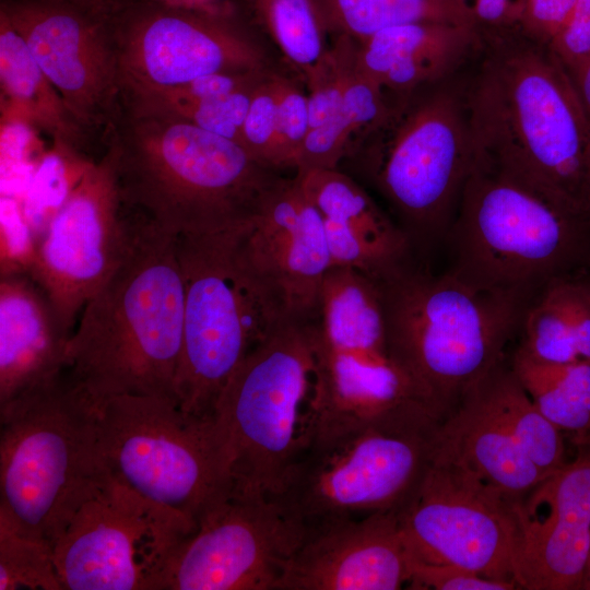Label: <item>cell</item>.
<instances>
[{
    "label": "cell",
    "instance_id": "6da1fadb",
    "mask_svg": "<svg viewBox=\"0 0 590 590\" xmlns=\"http://www.w3.org/2000/svg\"><path fill=\"white\" fill-rule=\"evenodd\" d=\"M479 32L477 64L464 80L474 164L589 227L590 119L569 73L521 27Z\"/></svg>",
    "mask_w": 590,
    "mask_h": 590
},
{
    "label": "cell",
    "instance_id": "7a4b0ae2",
    "mask_svg": "<svg viewBox=\"0 0 590 590\" xmlns=\"http://www.w3.org/2000/svg\"><path fill=\"white\" fill-rule=\"evenodd\" d=\"M129 214L122 258L85 303L67 350L66 369L98 406L118 396L174 399L181 352L184 280L177 237Z\"/></svg>",
    "mask_w": 590,
    "mask_h": 590
},
{
    "label": "cell",
    "instance_id": "3957f363",
    "mask_svg": "<svg viewBox=\"0 0 590 590\" xmlns=\"http://www.w3.org/2000/svg\"><path fill=\"white\" fill-rule=\"evenodd\" d=\"M109 153L125 206L176 237L246 223L284 177L235 141L142 108Z\"/></svg>",
    "mask_w": 590,
    "mask_h": 590
},
{
    "label": "cell",
    "instance_id": "277c9868",
    "mask_svg": "<svg viewBox=\"0 0 590 590\" xmlns=\"http://www.w3.org/2000/svg\"><path fill=\"white\" fill-rule=\"evenodd\" d=\"M374 281L390 354L440 420L518 339L527 305L433 273L414 256Z\"/></svg>",
    "mask_w": 590,
    "mask_h": 590
},
{
    "label": "cell",
    "instance_id": "5b68a950",
    "mask_svg": "<svg viewBox=\"0 0 590 590\" xmlns=\"http://www.w3.org/2000/svg\"><path fill=\"white\" fill-rule=\"evenodd\" d=\"M99 406L64 369L0 406V522L51 547L110 476Z\"/></svg>",
    "mask_w": 590,
    "mask_h": 590
},
{
    "label": "cell",
    "instance_id": "8992f818",
    "mask_svg": "<svg viewBox=\"0 0 590 590\" xmlns=\"http://www.w3.org/2000/svg\"><path fill=\"white\" fill-rule=\"evenodd\" d=\"M439 421L408 403L307 435L272 498L306 531L399 511L433 462Z\"/></svg>",
    "mask_w": 590,
    "mask_h": 590
},
{
    "label": "cell",
    "instance_id": "52a82bcc",
    "mask_svg": "<svg viewBox=\"0 0 590 590\" xmlns=\"http://www.w3.org/2000/svg\"><path fill=\"white\" fill-rule=\"evenodd\" d=\"M447 272L468 286L529 305L585 268L590 228L507 177L474 164L444 239Z\"/></svg>",
    "mask_w": 590,
    "mask_h": 590
},
{
    "label": "cell",
    "instance_id": "ba28073f",
    "mask_svg": "<svg viewBox=\"0 0 590 590\" xmlns=\"http://www.w3.org/2000/svg\"><path fill=\"white\" fill-rule=\"evenodd\" d=\"M346 161L382 196L414 251L444 243L475 161L464 80L394 103Z\"/></svg>",
    "mask_w": 590,
    "mask_h": 590
},
{
    "label": "cell",
    "instance_id": "9c48e42d",
    "mask_svg": "<svg viewBox=\"0 0 590 590\" xmlns=\"http://www.w3.org/2000/svg\"><path fill=\"white\" fill-rule=\"evenodd\" d=\"M241 225L177 237L184 330L174 400L200 417H214L217 400L239 364L291 319L244 261L238 245Z\"/></svg>",
    "mask_w": 590,
    "mask_h": 590
},
{
    "label": "cell",
    "instance_id": "30bf717a",
    "mask_svg": "<svg viewBox=\"0 0 590 590\" xmlns=\"http://www.w3.org/2000/svg\"><path fill=\"white\" fill-rule=\"evenodd\" d=\"M99 435L111 474L196 523L234 491L215 418L185 412L169 397L107 399L99 405Z\"/></svg>",
    "mask_w": 590,
    "mask_h": 590
},
{
    "label": "cell",
    "instance_id": "8fae6325",
    "mask_svg": "<svg viewBox=\"0 0 590 590\" xmlns=\"http://www.w3.org/2000/svg\"><path fill=\"white\" fill-rule=\"evenodd\" d=\"M314 376L310 320H286L236 368L213 415L234 491L276 493L303 441Z\"/></svg>",
    "mask_w": 590,
    "mask_h": 590
},
{
    "label": "cell",
    "instance_id": "7c38bea8",
    "mask_svg": "<svg viewBox=\"0 0 590 590\" xmlns=\"http://www.w3.org/2000/svg\"><path fill=\"white\" fill-rule=\"evenodd\" d=\"M310 330L315 376L304 436L408 403L426 405L390 354L373 279L352 268L331 267Z\"/></svg>",
    "mask_w": 590,
    "mask_h": 590
},
{
    "label": "cell",
    "instance_id": "4fadbf2b",
    "mask_svg": "<svg viewBox=\"0 0 590 590\" xmlns=\"http://www.w3.org/2000/svg\"><path fill=\"white\" fill-rule=\"evenodd\" d=\"M196 527L110 474L54 546L62 590H162Z\"/></svg>",
    "mask_w": 590,
    "mask_h": 590
},
{
    "label": "cell",
    "instance_id": "5bb4252c",
    "mask_svg": "<svg viewBox=\"0 0 590 590\" xmlns=\"http://www.w3.org/2000/svg\"><path fill=\"white\" fill-rule=\"evenodd\" d=\"M516 502L462 467L433 459L398 520L413 557L516 583Z\"/></svg>",
    "mask_w": 590,
    "mask_h": 590
},
{
    "label": "cell",
    "instance_id": "9a60e30c",
    "mask_svg": "<svg viewBox=\"0 0 590 590\" xmlns=\"http://www.w3.org/2000/svg\"><path fill=\"white\" fill-rule=\"evenodd\" d=\"M120 78L132 90L167 87L221 72L274 68L268 50L233 15L137 0L111 21Z\"/></svg>",
    "mask_w": 590,
    "mask_h": 590
},
{
    "label": "cell",
    "instance_id": "2e32d148",
    "mask_svg": "<svg viewBox=\"0 0 590 590\" xmlns=\"http://www.w3.org/2000/svg\"><path fill=\"white\" fill-rule=\"evenodd\" d=\"M130 235L110 153L87 161L62 205L35 239L27 272L51 300L63 326L74 323L118 264Z\"/></svg>",
    "mask_w": 590,
    "mask_h": 590
},
{
    "label": "cell",
    "instance_id": "e0dca14e",
    "mask_svg": "<svg viewBox=\"0 0 590 590\" xmlns=\"http://www.w3.org/2000/svg\"><path fill=\"white\" fill-rule=\"evenodd\" d=\"M305 532L272 497L233 491L199 519L162 590H278Z\"/></svg>",
    "mask_w": 590,
    "mask_h": 590
},
{
    "label": "cell",
    "instance_id": "ac0fdd59",
    "mask_svg": "<svg viewBox=\"0 0 590 590\" xmlns=\"http://www.w3.org/2000/svg\"><path fill=\"white\" fill-rule=\"evenodd\" d=\"M241 257L288 318L312 320L332 267L323 220L297 177H283L238 232Z\"/></svg>",
    "mask_w": 590,
    "mask_h": 590
},
{
    "label": "cell",
    "instance_id": "d6986e66",
    "mask_svg": "<svg viewBox=\"0 0 590 590\" xmlns=\"http://www.w3.org/2000/svg\"><path fill=\"white\" fill-rule=\"evenodd\" d=\"M79 125L92 123L120 82L110 21L58 0H4L1 9Z\"/></svg>",
    "mask_w": 590,
    "mask_h": 590
},
{
    "label": "cell",
    "instance_id": "ffe728a7",
    "mask_svg": "<svg viewBox=\"0 0 590 590\" xmlns=\"http://www.w3.org/2000/svg\"><path fill=\"white\" fill-rule=\"evenodd\" d=\"M516 502V583L526 590H580L590 550V445Z\"/></svg>",
    "mask_w": 590,
    "mask_h": 590
},
{
    "label": "cell",
    "instance_id": "44dd1931",
    "mask_svg": "<svg viewBox=\"0 0 590 590\" xmlns=\"http://www.w3.org/2000/svg\"><path fill=\"white\" fill-rule=\"evenodd\" d=\"M411 562L398 511L332 522L305 532L278 590H398Z\"/></svg>",
    "mask_w": 590,
    "mask_h": 590
},
{
    "label": "cell",
    "instance_id": "7402d4cb",
    "mask_svg": "<svg viewBox=\"0 0 590 590\" xmlns=\"http://www.w3.org/2000/svg\"><path fill=\"white\" fill-rule=\"evenodd\" d=\"M295 176L322 216L332 267L377 280L414 256L402 228L352 176L339 168H311Z\"/></svg>",
    "mask_w": 590,
    "mask_h": 590
},
{
    "label": "cell",
    "instance_id": "603a6c76",
    "mask_svg": "<svg viewBox=\"0 0 590 590\" xmlns=\"http://www.w3.org/2000/svg\"><path fill=\"white\" fill-rule=\"evenodd\" d=\"M356 44L357 69L396 103L455 76L476 55L481 35L474 26L416 22Z\"/></svg>",
    "mask_w": 590,
    "mask_h": 590
},
{
    "label": "cell",
    "instance_id": "cb8c5ba5",
    "mask_svg": "<svg viewBox=\"0 0 590 590\" xmlns=\"http://www.w3.org/2000/svg\"><path fill=\"white\" fill-rule=\"evenodd\" d=\"M71 335L28 272H1L0 406L58 377Z\"/></svg>",
    "mask_w": 590,
    "mask_h": 590
},
{
    "label": "cell",
    "instance_id": "d4e9b609",
    "mask_svg": "<svg viewBox=\"0 0 590 590\" xmlns=\"http://www.w3.org/2000/svg\"><path fill=\"white\" fill-rule=\"evenodd\" d=\"M434 459L456 463L515 499L546 477L473 387L439 421Z\"/></svg>",
    "mask_w": 590,
    "mask_h": 590
},
{
    "label": "cell",
    "instance_id": "484cf974",
    "mask_svg": "<svg viewBox=\"0 0 590 590\" xmlns=\"http://www.w3.org/2000/svg\"><path fill=\"white\" fill-rule=\"evenodd\" d=\"M392 109L391 99L357 69L355 57L339 108L321 126L308 132L295 172L339 168L388 119Z\"/></svg>",
    "mask_w": 590,
    "mask_h": 590
},
{
    "label": "cell",
    "instance_id": "4316f807",
    "mask_svg": "<svg viewBox=\"0 0 590 590\" xmlns=\"http://www.w3.org/2000/svg\"><path fill=\"white\" fill-rule=\"evenodd\" d=\"M0 82L4 103L25 114L54 140L73 146L79 123L2 10Z\"/></svg>",
    "mask_w": 590,
    "mask_h": 590
},
{
    "label": "cell",
    "instance_id": "83f0119b",
    "mask_svg": "<svg viewBox=\"0 0 590 590\" xmlns=\"http://www.w3.org/2000/svg\"><path fill=\"white\" fill-rule=\"evenodd\" d=\"M473 388L545 476L567 462L564 433L531 400L507 356Z\"/></svg>",
    "mask_w": 590,
    "mask_h": 590
},
{
    "label": "cell",
    "instance_id": "f1b7e54d",
    "mask_svg": "<svg viewBox=\"0 0 590 590\" xmlns=\"http://www.w3.org/2000/svg\"><path fill=\"white\" fill-rule=\"evenodd\" d=\"M509 362L531 400L574 442L590 435V359L544 362L515 347Z\"/></svg>",
    "mask_w": 590,
    "mask_h": 590
},
{
    "label": "cell",
    "instance_id": "f546056e",
    "mask_svg": "<svg viewBox=\"0 0 590 590\" xmlns=\"http://www.w3.org/2000/svg\"><path fill=\"white\" fill-rule=\"evenodd\" d=\"M326 30L356 43L388 27L441 22L474 26L465 0H315Z\"/></svg>",
    "mask_w": 590,
    "mask_h": 590
},
{
    "label": "cell",
    "instance_id": "4dcf8cb0",
    "mask_svg": "<svg viewBox=\"0 0 590 590\" xmlns=\"http://www.w3.org/2000/svg\"><path fill=\"white\" fill-rule=\"evenodd\" d=\"M251 7L284 61L306 83L330 49L315 0H251Z\"/></svg>",
    "mask_w": 590,
    "mask_h": 590
},
{
    "label": "cell",
    "instance_id": "1f68e13d",
    "mask_svg": "<svg viewBox=\"0 0 590 590\" xmlns=\"http://www.w3.org/2000/svg\"><path fill=\"white\" fill-rule=\"evenodd\" d=\"M87 161L74 146L54 140V146L37 164L26 188L23 212L30 226L40 224V233L62 205L81 177Z\"/></svg>",
    "mask_w": 590,
    "mask_h": 590
},
{
    "label": "cell",
    "instance_id": "d6a6232c",
    "mask_svg": "<svg viewBox=\"0 0 590 590\" xmlns=\"http://www.w3.org/2000/svg\"><path fill=\"white\" fill-rule=\"evenodd\" d=\"M62 590L52 548L0 522V590Z\"/></svg>",
    "mask_w": 590,
    "mask_h": 590
},
{
    "label": "cell",
    "instance_id": "836d02e7",
    "mask_svg": "<svg viewBox=\"0 0 590 590\" xmlns=\"http://www.w3.org/2000/svg\"><path fill=\"white\" fill-rule=\"evenodd\" d=\"M272 69L221 72L196 78L187 83L135 91L139 107L155 111H169L194 103L226 95L260 82Z\"/></svg>",
    "mask_w": 590,
    "mask_h": 590
},
{
    "label": "cell",
    "instance_id": "e575fe53",
    "mask_svg": "<svg viewBox=\"0 0 590 590\" xmlns=\"http://www.w3.org/2000/svg\"><path fill=\"white\" fill-rule=\"evenodd\" d=\"M37 127L25 114L1 102V187L2 196L13 197L19 189L27 188L37 165L32 153L38 145Z\"/></svg>",
    "mask_w": 590,
    "mask_h": 590
},
{
    "label": "cell",
    "instance_id": "d590c367",
    "mask_svg": "<svg viewBox=\"0 0 590 590\" xmlns=\"http://www.w3.org/2000/svg\"><path fill=\"white\" fill-rule=\"evenodd\" d=\"M310 130L308 95L290 75L279 72L274 167L294 169Z\"/></svg>",
    "mask_w": 590,
    "mask_h": 590
},
{
    "label": "cell",
    "instance_id": "8d00e7d4",
    "mask_svg": "<svg viewBox=\"0 0 590 590\" xmlns=\"http://www.w3.org/2000/svg\"><path fill=\"white\" fill-rule=\"evenodd\" d=\"M260 82L226 95L158 113L176 116L210 133L235 141L241 145L245 118L255 90Z\"/></svg>",
    "mask_w": 590,
    "mask_h": 590
},
{
    "label": "cell",
    "instance_id": "74e56055",
    "mask_svg": "<svg viewBox=\"0 0 590 590\" xmlns=\"http://www.w3.org/2000/svg\"><path fill=\"white\" fill-rule=\"evenodd\" d=\"M279 72L272 69L256 87L241 132V145L256 160L275 170Z\"/></svg>",
    "mask_w": 590,
    "mask_h": 590
},
{
    "label": "cell",
    "instance_id": "f35d334b",
    "mask_svg": "<svg viewBox=\"0 0 590 590\" xmlns=\"http://www.w3.org/2000/svg\"><path fill=\"white\" fill-rule=\"evenodd\" d=\"M410 589L514 590L512 581L496 580L451 564H434L413 557Z\"/></svg>",
    "mask_w": 590,
    "mask_h": 590
},
{
    "label": "cell",
    "instance_id": "ab89813d",
    "mask_svg": "<svg viewBox=\"0 0 590 590\" xmlns=\"http://www.w3.org/2000/svg\"><path fill=\"white\" fill-rule=\"evenodd\" d=\"M548 47L567 72L590 57V0H578L567 22Z\"/></svg>",
    "mask_w": 590,
    "mask_h": 590
},
{
    "label": "cell",
    "instance_id": "60d3db41",
    "mask_svg": "<svg viewBox=\"0 0 590 590\" xmlns=\"http://www.w3.org/2000/svg\"><path fill=\"white\" fill-rule=\"evenodd\" d=\"M578 0H523L521 30L548 45L567 22Z\"/></svg>",
    "mask_w": 590,
    "mask_h": 590
},
{
    "label": "cell",
    "instance_id": "b9f144b4",
    "mask_svg": "<svg viewBox=\"0 0 590 590\" xmlns=\"http://www.w3.org/2000/svg\"><path fill=\"white\" fill-rule=\"evenodd\" d=\"M479 31L520 27L523 0H473L470 4Z\"/></svg>",
    "mask_w": 590,
    "mask_h": 590
},
{
    "label": "cell",
    "instance_id": "7bdbcfd3",
    "mask_svg": "<svg viewBox=\"0 0 590 590\" xmlns=\"http://www.w3.org/2000/svg\"><path fill=\"white\" fill-rule=\"evenodd\" d=\"M106 21H113L137 0H58Z\"/></svg>",
    "mask_w": 590,
    "mask_h": 590
},
{
    "label": "cell",
    "instance_id": "ee69618b",
    "mask_svg": "<svg viewBox=\"0 0 590 590\" xmlns=\"http://www.w3.org/2000/svg\"><path fill=\"white\" fill-rule=\"evenodd\" d=\"M568 73L590 119V57Z\"/></svg>",
    "mask_w": 590,
    "mask_h": 590
},
{
    "label": "cell",
    "instance_id": "f6af8a7d",
    "mask_svg": "<svg viewBox=\"0 0 590 590\" xmlns=\"http://www.w3.org/2000/svg\"><path fill=\"white\" fill-rule=\"evenodd\" d=\"M161 4L187 9V10H200V11H225L231 10L232 7L227 3V0H155Z\"/></svg>",
    "mask_w": 590,
    "mask_h": 590
},
{
    "label": "cell",
    "instance_id": "bcb514c9",
    "mask_svg": "<svg viewBox=\"0 0 590 590\" xmlns=\"http://www.w3.org/2000/svg\"><path fill=\"white\" fill-rule=\"evenodd\" d=\"M582 590H590V550H589V557H588V564H587V568H586V575H585V581H583Z\"/></svg>",
    "mask_w": 590,
    "mask_h": 590
},
{
    "label": "cell",
    "instance_id": "7dc6e473",
    "mask_svg": "<svg viewBox=\"0 0 590 590\" xmlns=\"http://www.w3.org/2000/svg\"><path fill=\"white\" fill-rule=\"evenodd\" d=\"M587 222H588V225L590 227V158H589V189H588Z\"/></svg>",
    "mask_w": 590,
    "mask_h": 590
},
{
    "label": "cell",
    "instance_id": "c3c4849f",
    "mask_svg": "<svg viewBox=\"0 0 590 590\" xmlns=\"http://www.w3.org/2000/svg\"><path fill=\"white\" fill-rule=\"evenodd\" d=\"M583 271H585L586 275L588 276V279L590 280V256H589L588 261H587V263H586V266L583 268Z\"/></svg>",
    "mask_w": 590,
    "mask_h": 590
},
{
    "label": "cell",
    "instance_id": "681fc988",
    "mask_svg": "<svg viewBox=\"0 0 590 590\" xmlns=\"http://www.w3.org/2000/svg\"><path fill=\"white\" fill-rule=\"evenodd\" d=\"M575 444H589L590 445V435L576 441Z\"/></svg>",
    "mask_w": 590,
    "mask_h": 590
},
{
    "label": "cell",
    "instance_id": "f907efd6",
    "mask_svg": "<svg viewBox=\"0 0 590 590\" xmlns=\"http://www.w3.org/2000/svg\"><path fill=\"white\" fill-rule=\"evenodd\" d=\"M465 1H467V2L469 3V1H468V0H465Z\"/></svg>",
    "mask_w": 590,
    "mask_h": 590
}]
</instances>
